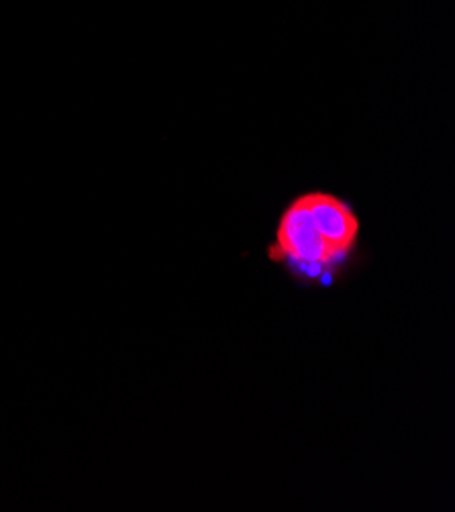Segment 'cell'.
Listing matches in <instances>:
<instances>
[{
  "mask_svg": "<svg viewBox=\"0 0 455 512\" xmlns=\"http://www.w3.org/2000/svg\"><path fill=\"white\" fill-rule=\"evenodd\" d=\"M300 196L305 200L309 215L319 233L327 239V243L341 255V258H347V253L358 245V215L353 213V209L343 198L329 192H307Z\"/></svg>",
  "mask_w": 455,
  "mask_h": 512,
  "instance_id": "obj_2",
  "label": "cell"
},
{
  "mask_svg": "<svg viewBox=\"0 0 455 512\" xmlns=\"http://www.w3.org/2000/svg\"><path fill=\"white\" fill-rule=\"evenodd\" d=\"M272 258L294 268L298 276L311 280L323 276L345 260L319 233L302 196H296L280 217Z\"/></svg>",
  "mask_w": 455,
  "mask_h": 512,
  "instance_id": "obj_1",
  "label": "cell"
}]
</instances>
